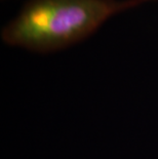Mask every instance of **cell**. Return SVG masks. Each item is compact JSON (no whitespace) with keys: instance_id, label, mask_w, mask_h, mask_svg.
<instances>
[{"instance_id":"cell-1","label":"cell","mask_w":158,"mask_h":159,"mask_svg":"<svg viewBox=\"0 0 158 159\" xmlns=\"http://www.w3.org/2000/svg\"><path fill=\"white\" fill-rule=\"evenodd\" d=\"M153 0H29L1 31L7 45L48 53L76 44L117 13Z\"/></svg>"}]
</instances>
